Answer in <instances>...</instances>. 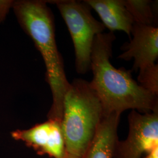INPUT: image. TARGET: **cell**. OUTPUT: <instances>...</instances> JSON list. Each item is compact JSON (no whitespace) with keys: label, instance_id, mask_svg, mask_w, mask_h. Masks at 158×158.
Returning <instances> with one entry per match:
<instances>
[{"label":"cell","instance_id":"ba28073f","mask_svg":"<svg viewBox=\"0 0 158 158\" xmlns=\"http://www.w3.org/2000/svg\"><path fill=\"white\" fill-rule=\"evenodd\" d=\"M98 14L104 27L114 32L123 31L130 37L134 21L127 11L124 0H85Z\"/></svg>","mask_w":158,"mask_h":158},{"label":"cell","instance_id":"9c48e42d","mask_svg":"<svg viewBox=\"0 0 158 158\" xmlns=\"http://www.w3.org/2000/svg\"><path fill=\"white\" fill-rule=\"evenodd\" d=\"M121 114L112 113L104 116L85 158H113Z\"/></svg>","mask_w":158,"mask_h":158},{"label":"cell","instance_id":"8992f818","mask_svg":"<svg viewBox=\"0 0 158 158\" xmlns=\"http://www.w3.org/2000/svg\"><path fill=\"white\" fill-rule=\"evenodd\" d=\"M15 140L23 142L40 155L53 158H66L62 121L49 119L25 130L11 133Z\"/></svg>","mask_w":158,"mask_h":158},{"label":"cell","instance_id":"6da1fadb","mask_svg":"<svg viewBox=\"0 0 158 158\" xmlns=\"http://www.w3.org/2000/svg\"><path fill=\"white\" fill-rule=\"evenodd\" d=\"M114 32L98 35L92 47L90 70L93 78L90 82L98 96L104 115L121 114L127 110L141 113L158 110V96L143 89L132 77V70L117 69L111 63Z\"/></svg>","mask_w":158,"mask_h":158},{"label":"cell","instance_id":"30bf717a","mask_svg":"<svg viewBox=\"0 0 158 158\" xmlns=\"http://www.w3.org/2000/svg\"><path fill=\"white\" fill-rule=\"evenodd\" d=\"M124 2L135 23L153 26L156 20L155 2L150 0H124Z\"/></svg>","mask_w":158,"mask_h":158},{"label":"cell","instance_id":"8fae6325","mask_svg":"<svg viewBox=\"0 0 158 158\" xmlns=\"http://www.w3.org/2000/svg\"><path fill=\"white\" fill-rule=\"evenodd\" d=\"M138 84L155 96H158V64H153L139 70Z\"/></svg>","mask_w":158,"mask_h":158},{"label":"cell","instance_id":"7a4b0ae2","mask_svg":"<svg viewBox=\"0 0 158 158\" xmlns=\"http://www.w3.org/2000/svg\"><path fill=\"white\" fill-rule=\"evenodd\" d=\"M12 10L18 23L32 40L45 64L46 78L52 95L48 119L62 121L63 98L70 83L57 46L53 15L46 1L40 0L14 1Z\"/></svg>","mask_w":158,"mask_h":158},{"label":"cell","instance_id":"4fadbf2b","mask_svg":"<svg viewBox=\"0 0 158 158\" xmlns=\"http://www.w3.org/2000/svg\"><path fill=\"white\" fill-rule=\"evenodd\" d=\"M143 158H158V148L153 150L151 152Z\"/></svg>","mask_w":158,"mask_h":158},{"label":"cell","instance_id":"3957f363","mask_svg":"<svg viewBox=\"0 0 158 158\" xmlns=\"http://www.w3.org/2000/svg\"><path fill=\"white\" fill-rule=\"evenodd\" d=\"M104 116L101 101L90 82L74 79L63 98L62 127L66 158H85Z\"/></svg>","mask_w":158,"mask_h":158},{"label":"cell","instance_id":"7c38bea8","mask_svg":"<svg viewBox=\"0 0 158 158\" xmlns=\"http://www.w3.org/2000/svg\"><path fill=\"white\" fill-rule=\"evenodd\" d=\"M14 3L13 0H0V24L6 20Z\"/></svg>","mask_w":158,"mask_h":158},{"label":"cell","instance_id":"5b68a950","mask_svg":"<svg viewBox=\"0 0 158 158\" xmlns=\"http://www.w3.org/2000/svg\"><path fill=\"white\" fill-rule=\"evenodd\" d=\"M129 131L124 141L115 143L113 158H143L158 148V110L141 113L131 110Z\"/></svg>","mask_w":158,"mask_h":158},{"label":"cell","instance_id":"52a82bcc","mask_svg":"<svg viewBox=\"0 0 158 158\" xmlns=\"http://www.w3.org/2000/svg\"><path fill=\"white\" fill-rule=\"evenodd\" d=\"M130 43L124 46V52L118 58L126 61L134 59L132 71L155 64L158 58V28L155 26L134 23Z\"/></svg>","mask_w":158,"mask_h":158},{"label":"cell","instance_id":"277c9868","mask_svg":"<svg viewBox=\"0 0 158 158\" xmlns=\"http://www.w3.org/2000/svg\"><path fill=\"white\" fill-rule=\"evenodd\" d=\"M66 23L73 43L76 72L85 74L90 70L92 47L96 36L106 27L97 20L91 8L85 1L75 0L52 1Z\"/></svg>","mask_w":158,"mask_h":158}]
</instances>
